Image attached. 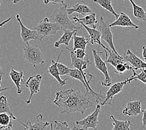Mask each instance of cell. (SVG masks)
I'll return each mask as SVG.
<instances>
[{
  "label": "cell",
  "instance_id": "1",
  "mask_svg": "<svg viewBox=\"0 0 146 130\" xmlns=\"http://www.w3.org/2000/svg\"><path fill=\"white\" fill-rule=\"evenodd\" d=\"M54 103L57 106L62 108L61 114L75 112L84 114L88 108L93 105L87 95L82 93L80 90L72 88L57 91L55 94Z\"/></svg>",
  "mask_w": 146,
  "mask_h": 130
},
{
  "label": "cell",
  "instance_id": "2",
  "mask_svg": "<svg viewBox=\"0 0 146 130\" xmlns=\"http://www.w3.org/2000/svg\"><path fill=\"white\" fill-rule=\"evenodd\" d=\"M67 5L64 4L62 6L55 9L52 13L49 20L51 22L57 24L60 26L61 30H78L82 28L81 26H76L69 19L68 15L67 12Z\"/></svg>",
  "mask_w": 146,
  "mask_h": 130
},
{
  "label": "cell",
  "instance_id": "3",
  "mask_svg": "<svg viewBox=\"0 0 146 130\" xmlns=\"http://www.w3.org/2000/svg\"><path fill=\"white\" fill-rule=\"evenodd\" d=\"M23 57L24 59L33 66L43 65L45 63L44 55L37 45L30 44L29 43H23Z\"/></svg>",
  "mask_w": 146,
  "mask_h": 130
},
{
  "label": "cell",
  "instance_id": "4",
  "mask_svg": "<svg viewBox=\"0 0 146 130\" xmlns=\"http://www.w3.org/2000/svg\"><path fill=\"white\" fill-rule=\"evenodd\" d=\"M34 30L37 31L39 35V41H42L44 38L56 34L61 29L57 24L51 22L48 18H44L34 27Z\"/></svg>",
  "mask_w": 146,
  "mask_h": 130
},
{
  "label": "cell",
  "instance_id": "5",
  "mask_svg": "<svg viewBox=\"0 0 146 130\" xmlns=\"http://www.w3.org/2000/svg\"><path fill=\"white\" fill-rule=\"evenodd\" d=\"M101 106H102L98 104L92 113L83 119H76L74 125L76 126H82L85 130H87L89 128H92L93 130H98L97 126L99 123L98 115L101 110Z\"/></svg>",
  "mask_w": 146,
  "mask_h": 130
},
{
  "label": "cell",
  "instance_id": "6",
  "mask_svg": "<svg viewBox=\"0 0 146 130\" xmlns=\"http://www.w3.org/2000/svg\"><path fill=\"white\" fill-rule=\"evenodd\" d=\"M92 53L96 68L98 69L105 76V79L102 83V86L105 87L110 86L112 85V79H111L109 75L108 68L106 66V63L103 60H102V58L100 57V54H102L103 53L102 51H96L94 49L92 50Z\"/></svg>",
  "mask_w": 146,
  "mask_h": 130
},
{
  "label": "cell",
  "instance_id": "7",
  "mask_svg": "<svg viewBox=\"0 0 146 130\" xmlns=\"http://www.w3.org/2000/svg\"><path fill=\"white\" fill-rule=\"evenodd\" d=\"M98 27L99 31L101 33V40L106 41L110 46L111 50L117 53L115 47H114L113 43V35L111 32L110 23L104 20L102 16L100 18V25Z\"/></svg>",
  "mask_w": 146,
  "mask_h": 130
},
{
  "label": "cell",
  "instance_id": "8",
  "mask_svg": "<svg viewBox=\"0 0 146 130\" xmlns=\"http://www.w3.org/2000/svg\"><path fill=\"white\" fill-rule=\"evenodd\" d=\"M72 20H74V22H77L81 24L82 26L84 27V28L87 31L89 37H90V43H91L92 45L98 44L100 46H102L104 50L105 51V55H106V57L105 58H106L108 57V50H109V48H108L107 47H106L105 46H104L103 44L102 43L101 41V33L99 30H97L96 28V29H93L92 28H90L87 26H86L85 24H83V23H82L80 21H79L78 19L77 16H74L72 18Z\"/></svg>",
  "mask_w": 146,
  "mask_h": 130
},
{
  "label": "cell",
  "instance_id": "9",
  "mask_svg": "<svg viewBox=\"0 0 146 130\" xmlns=\"http://www.w3.org/2000/svg\"><path fill=\"white\" fill-rule=\"evenodd\" d=\"M42 79V76L38 74L36 75L30 76L25 83H24V85L29 89L30 93L28 99L26 101V103L27 104L31 103V98H32L34 94L39 92Z\"/></svg>",
  "mask_w": 146,
  "mask_h": 130
},
{
  "label": "cell",
  "instance_id": "10",
  "mask_svg": "<svg viewBox=\"0 0 146 130\" xmlns=\"http://www.w3.org/2000/svg\"><path fill=\"white\" fill-rule=\"evenodd\" d=\"M16 18L21 28V37L23 43H27L31 40L39 41V35H38V33L36 30H31L27 28L23 23L19 14H16Z\"/></svg>",
  "mask_w": 146,
  "mask_h": 130
},
{
  "label": "cell",
  "instance_id": "11",
  "mask_svg": "<svg viewBox=\"0 0 146 130\" xmlns=\"http://www.w3.org/2000/svg\"><path fill=\"white\" fill-rule=\"evenodd\" d=\"M16 120L24 126V130H46L47 126L50 125L49 122L43 121V115L42 114L36 116L35 122L34 123L29 121L24 123L18 119H16Z\"/></svg>",
  "mask_w": 146,
  "mask_h": 130
},
{
  "label": "cell",
  "instance_id": "12",
  "mask_svg": "<svg viewBox=\"0 0 146 130\" xmlns=\"http://www.w3.org/2000/svg\"><path fill=\"white\" fill-rule=\"evenodd\" d=\"M127 83H129L127 79L123 81V82H117L116 83L111 85L110 86V89L107 91L105 96V99L103 101V103L101 104V106H105L106 104L111 105V103H109V101L113 100L114 96L117 95V94L121 93L123 90V87L126 85Z\"/></svg>",
  "mask_w": 146,
  "mask_h": 130
},
{
  "label": "cell",
  "instance_id": "13",
  "mask_svg": "<svg viewBox=\"0 0 146 130\" xmlns=\"http://www.w3.org/2000/svg\"><path fill=\"white\" fill-rule=\"evenodd\" d=\"M123 57L125 62H127L131 65L132 69L136 71L141 69L146 68V63L141 60L130 50H127L126 54L124 55Z\"/></svg>",
  "mask_w": 146,
  "mask_h": 130
},
{
  "label": "cell",
  "instance_id": "14",
  "mask_svg": "<svg viewBox=\"0 0 146 130\" xmlns=\"http://www.w3.org/2000/svg\"><path fill=\"white\" fill-rule=\"evenodd\" d=\"M110 28L113 26H121V27H131L135 29H139V27L136 24H135L131 18L124 12H121L119 16L115 21L112 23L110 24Z\"/></svg>",
  "mask_w": 146,
  "mask_h": 130
},
{
  "label": "cell",
  "instance_id": "15",
  "mask_svg": "<svg viewBox=\"0 0 146 130\" xmlns=\"http://www.w3.org/2000/svg\"><path fill=\"white\" fill-rule=\"evenodd\" d=\"M63 51H64V50H62L60 52V53H59L56 61L52 60V65L50 66L48 68V69L47 71V72L48 74H50V75L52 76H53L54 78L57 81V82H58L57 86H64V85H66V84H67V79H61L60 74H59L58 70L57 69V63L58 62L59 59H60Z\"/></svg>",
  "mask_w": 146,
  "mask_h": 130
},
{
  "label": "cell",
  "instance_id": "16",
  "mask_svg": "<svg viewBox=\"0 0 146 130\" xmlns=\"http://www.w3.org/2000/svg\"><path fill=\"white\" fill-rule=\"evenodd\" d=\"M142 101L135 100L129 101L127 103L126 107L123 111V114L126 116H133L135 117L142 113L141 110Z\"/></svg>",
  "mask_w": 146,
  "mask_h": 130
},
{
  "label": "cell",
  "instance_id": "17",
  "mask_svg": "<svg viewBox=\"0 0 146 130\" xmlns=\"http://www.w3.org/2000/svg\"><path fill=\"white\" fill-rule=\"evenodd\" d=\"M9 76L13 82L15 84L17 93L20 94L22 93L21 86L23 84L25 83L24 82V73L23 71H16L15 69H11L9 72Z\"/></svg>",
  "mask_w": 146,
  "mask_h": 130
},
{
  "label": "cell",
  "instance_id": "18",
  "mask_svg": "<svg viewBox=\"0 0 146 130\" xmlns=\"http://www.w3.org/2000/svg\"><path fill=\"white\" fill-rule=\"evenodd\" d=\"M67 12L68 15H70L74 13H77L82 15H86L92 13V9L88 6L82 5L80 3H76L71 8H68L67 7Z\"/></svg>",
  "mask_w": 146,
  "mask_h": 130
},
{
  "label": "cell",
  "instance_id": "19",
  "mask_svg": "<svg viewBox=\"0 0 146 130\" xmlns=\"http://www.w3.org/2000/svg\"><path fill=\"white\" fill-rule=\"evenodd\" d=\"M78 30H64V34H62V36L59 38V40L55 42L54 43V47L55 48H58L61 46V44H64L65 46H68L69 43L72 38L74 34L77 32Z\"/></svg>",
  "mask_w": 146,
  "mask_h": 130
},
{
  "label": "cell",
  "instance_id": "20",
  "mask_svg": "<svg viewBox=\"0 0 146 130\" xmlns=\"http://www.w3.org/2000/svg\"><path fill=\"white\" fill-rule=\"evenodd\" d=\"M109 53V55L108 56V57L105 58V63H110L114 67L119 64V63H123L125 61H124L123 57L118 53H116L113 51L112 50H109L107 51Z\"/></svg>",
  "mask_w": 146,
  "mask_h": 130
},
{
  "label": "cell",
  "instance_id": "21",
  "mask_svg": "<svg viewBox=\"0 0 146 130\" xmlns=\"http://www.w3.org/2000/svg\"><path fill=\"white\" fill-rule=\"evenodd\" d=\"M110 118L113 121V128L112 130H131L130 126H134V125L129 119L126 121L117 120L114 118L113 115H111Z\"/></svg>",
  "mask_w": 146,
  "mask_h": 130
},
{
  "label": "cell",
  "instance_id": "22",
  "mask_svg": "<svg viewBox=\"0 0 146 130\" xmlns=\"http://www.w3.org/2000/svg\"><path fill=\"white\" fill-rule=\"evenodd\" d=\"M76 32L73 36V40H74V45H73V50L75 51L76 49H82L86 51V45L89 42V39L85 36H76Z\"/></svg>",
  "mask_w": 146,
  "mask_h": 130
},
{
  "label": "cell",
  "instance_id": "23",
  "mask_svg": "<svg viewBox=\"0 0 146 130\" xmlns=\"http://www.w3.org/2000/svg\"><path fill=\"white\" fill-rule=\"evenodd\" d=\"M133 6V15L137 20L140 22H146V11L134 2L133 0H129Z\"/></svg>",
  "mask_w": 146,
  "mask_h": 130
},
{
  "label": "cell",
  "instance_id": "24",
  "mask_svg": "<svg viewBox=\"0 0 146 130\" xmlns=\"http://www.w3.org/2000/svg\"><path fill=\"white\" fill-rule=\"evenodd\" d=\"M68 76L71 77L73 79H76V80L80 81V82L82 83L83 86L85 88V91H86L85 94L86 95H88V94L90 93V91L84 78H83V76L82 75L81 72L78 69H76V68L70 69V73L68 74Z\"/></svg>",
  "mask_w": 146,
  "mask_h": 130
},
{
  "label": "cell",
  "instance_id": "25",
  "mask_svg": "<svg viewBox=\"0 0 146 130\" xmlns=\"http://www.w3.org/2000/svg\"><path fill=\"white\" fill-rule=\"evenodd\" d=\"M78 19L82 23L85 24L86 26L93 29L96 28V24L98 23V21H97L96 18V13H91L88 14L84 18H78Z\"/></svg>",
  "mask_w": 146,
  "mask_h": 130
},
{
  "label": "cell",
  "instance_id": "26",
  "mask_svg": "<svg viewBox=\"0 0 146 130\" xmlns=\"http://www.w3.org/2000/svg\"><path fill=\"white\" fill-rule=\"evenodd\" d=\"M93 2L98 4L100 6H102L106 11H109L115 17V19H117L119 15L115 11V10L113 8L111 0H93Z\"/></svg>",
  "mask_w": 146,
  "mask_h": 130
},
{
  "label": "cell",
  "instance_id": "27",
  "mask_svg": "<svg viewBox=\"0 0 146 130\" xmlns=\"http://www.w3.org/2000/svg\"><path fill=\"white\" fill-rule=\"evenodd\" d=\"M3 113H8L14 120H16V117L12 113L9 108V104L5 96H0V114Z\"/></svg>",
  "mask_w": 146,
  "mask_h": 130
},
{
  "label": "cell",
  "instance_id": "28",
  "mask_svg": "<svg viewBox=\"0 0 146 130\" xmlns=\"http://www.w3.org/2000/svg\"><path fill=\"white\" fill-rule=\"evenodd\" d=\"M133 73V75H132L130 78H127L129 83H130L131 81L133 80H139L141 82L145 84L146 85V68L142 69V71L139 74H137L135 71L134 69L131 70Z\"/></svg>",
  "mask_w": 146,
  "mask_h": 130
},
{
  "label": "cell",
  "instance_id": "29",
  "mask_svg": "<svg viewBox=\"0 0 146 130\" xmlns=\"http://www.w3.org/2000/svg\"><path fill=\"white\" fill-rule=\"evenodd\" d=\"M114 68H115L114 73L117 74V75H123L126 71L132 70L131 66L127 62L119 63V64L117 65Z\"/></svg>",
  "mask_w": 146,
  "mask_h": 130
},
{
  "label": "cell",
  "instance_id": "30",
  "mask_svg": "<svg viewBox=\"0 0 146 130\" xmlns=\"http://www.w3.org/2000/svg\"><path fill=\"white\" fill-rule=\"evenodd\" d=\"M54 128L55 130H76L74 128L71 129L67 123V121H54L53 125Z\"/></svg>",
  "mask_w": 146,
  "mask_h": 130
},
{
  "label": "cell",
  "instance_id": "31",
  "mask_svg": "<svg viewBox=\"0 0 146 130\" xmlns=\"http://www.w3.org/2000/svg\"><path fill=\"white\" fill-rule=\"evenodd\" d=\"M13 119L8 113H3L0 114V125L3 126H8L12 123Z\"/></svg>",
  "mask_w": 146,
  "mask_h": 130
},
{
  "label": "cell",
  "instance_id": "32",
  "mask_svg": "<svg viewBox=\"0 0 146 130\" xmlns=\"http://www.w3.org/2000/svg\"><path fill=\"white\" fill-rule=\"evenodd\" d=\"M57 69L58 70L59 74H60V76H64V75H68L69 73H70V69L68 66H65L60 63H57Z\"/></svg>",
  "mask_w": 146,
  "mask_h": 130
},
{
  "label": "cell",
  "instance_id": "33",
  "mask_svg": "<svg viewBox=\"0 0 146 130\" xmlns=\"http://www.w3.org/2000/svg\"><path fill=\"white\" fill-rule=\"evenodd\" d=\"M75 55L76 58L81 59H84V58L86 57V51L82 50V49H76V50L74 51Z\"/></svg>",
  "mask_w": 146,
  "mask_h": 130
},
{
  "label": "cell",
  "instance_id": "34",
  "mask_svg": "<svg viewBox=\"0 0 146 130\" xmlns=\"http://www.w3.org/2000/svg\"><path fill=\"white\" fill-rule=\"evenodd\" d=\"M66 0H43L44 3L45 5H48V3H52L53 5L55 4H64V2Z\"/></svg>",
  "mask_w": 146,
  "mask_h": 130
},
{
  "label": "cell",
  "instance_id": "35",
  "mask_svg": "<svg viewBox=\"0 0 146 130\" xmlns=\"http://www.w3.org/2000/svg\"><path fill=\"white\" fill-rule=\"evenodd\" d=\"M142 113H143V116H142V126L143 128L146 127V108L144 111H142Z\"/></svg>",
  "mask_w": 146,
  "mask_h": 130
},
{
  "label": "cell",
  "instance_id": "36",
  "mask_svg": "<svg viewBox=\"0 0 146 130\" xmlns=\"http://www.w3.org/2000/svg\"><path fill=\"white\" fill-rule=\"evenodd\" d=\"M0 130H13V123L8 126H0Z\"/></svg>",
  "mask_w": 146,
  "mask_h": 130
},
{
  "label": "cell",
  "instance_id": "37",
  "mask_svg": "<svg viewBox=\"0 0 146 130\" xmlns=\"http://www.w3.org/2000/svg\"><path fill=\"white\" fill-rule=\"evenodd\" d=\"M142 57L144 58L145 63H146V47L145 46L142 47Z\"/></svg>",
  "mask_w": 146,
  "mask_h": 130
},
{
  "label": "cell",
  "instance_id": "38",
  "mask_svg": "<svg viewBox=\"0 0 146 130\" xmlns=\"http://www.w3.org/2000/svg\"><path fill=\"white\" fill-rule=\"evenodd\" d=\"M11 20H12V18L10 17V18H9L5 20V21H3V22H1V23H0V28H1V27H3L4 25H5V24H6V23H8L9 22H10V21H11Z\"/></svg>",
  "mask_w": 146,
  "mask_h": 130
},
{
  "label": "cell",
  "instance_id": "39",
  "mask_svg": "<svg viewBox=\"0 0 146 130\" xmlns=\"http://www.w3.org/2000/svg\"><path fill=\"white\" fill-rule=\"evenodd\" d=\"M2 76H0V93H2L3 91H5L8 90V88H1V80H2Z\"/></svg>",
  "mask_w": 146,
  "mask_h": 130
},
{
  "label": "cell",
  "instance_id": "40",
  "mask_svg": "<svg viewBox=\"0 0 146 130\" xmlns=\"http://www.w3.org/2000/svg\"><path fill=\"white\" fill-rule=\"evenodd\" d=\"M20 1H25V0H10V1L13 2L14 4H17V3H18Z\"/></svg>",
  "mask_w": 146,
  "mask_h": 130
},
{
  "label": "cell",
  "instance_id": "41",
  "mask_svg": "<svg viewBox=\"0 0 146 130\" xmlns=\"http://www.w3.org/2000/svg\"><path fill=\"white\" fill-rule=\"evenodd\" d=\"M5 75V73L3 72L2 68H1V66L0 65V76H3Z\"/></svg>",
  "mask_w": 146,
  "mask_h": 130
},
{
  "label": "cell",
  "instance_id": "42",
  "mask_svg": "<svg viewBox=\"0 0 146 130\" xmlns=\"http://www.w3.org/2000/svg\"><path fill=\"white\" fill-rule=\"evenodd\" d=\"M50 130H55L54 128V125H53V122L51 124H50Z\"/></svg>",
  "mask_w": 146,
  "mask_h": 130
},
{
  "label": "cell",
  "instance_id": "43",
  "mask_svg": "<svg viewBox=\"0 0 146 130\" xmlns=\"http://www.w3.org/2000/svg\"><path fill=\"white\" fill-rule=\"evenodd\" d=\"M74 128L76 130H85V129H83V128H80L77 127V126H75V125H74Z\"/></svg>",
  "mask_w": 146,
  "mask_h": 130
},
{
  "label": "cell",
  "instance_id": "44",
  "mask_svg": "<svg viewBox=\"0 0 146 130\" xmlns=\"http://www.w3.org/2000/svg\"><path fill=\"white\" fill-rule=\"evenodd\" d=\"M1 1L0 0V7H1Z\"/></svg>",
  "mask_w": 146,
  "mask_h": 130
},
{
  "label": "cell",
  "instance_id": "45",
  "mask_svg": "<svg viewBox=\"0 0 146 130\" xmlns=\"http://www.w3.org/2000/svg\"><path fill=\"white\" fill-rule=\"evenodd\" d=\"M122 1H125V0H122Z\"/></svg>",
  "mask_w": 146,
  "mask_h": 130
}]
</instances>
